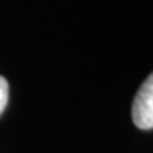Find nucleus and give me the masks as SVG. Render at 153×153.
<instances>
[{
    "instance_id": "1",
    "label": "nucleus",
    "mask_w": 153,
    "mask_h": 153,
    "mask_svg": "<svg viewBox=\"0 0 153 153\" xmlns=\"http://www.w3.org/2000/svg\"><path fill=\"white\" fill-rule=\"evenodd\" d=\"M133 123L142 129H153V72L145 79L132 104Z\"/></svg>"
},
{
    "instance_id": "2",
    "label": "nucleus",
    "mask_w": 153,
    "mask_h": 153,
    "mask_svg": "<svg viewBox=\"0 0 153 153\" xmlns=\"http://www.w3.org/2000/svg\"><path fill=\"white\" fill-rule=\"evenodd\" d=\"M9 102V82L4 76L0 75V115L4 112Z\"/></svg>"
}]
</instances>
